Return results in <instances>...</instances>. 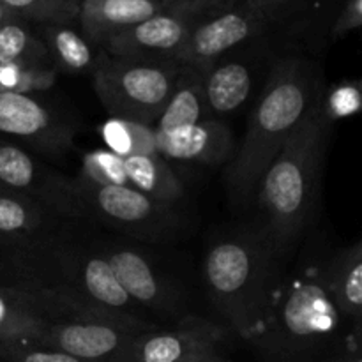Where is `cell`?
Returning a JSON list of instances; mask_svg holds the SVG:
<instances>
[{
  "label": "cell",
  "mask_w": 362,
  "mask_h": 362,
  "mask_svg": "<svg viewBox=\"0 0 362 362\" xmlns=\"http://www.w3.org/2000/svg\"><path fill=\"white\" fill-rule=\"evenodd\" d=\"M331 124L320 90L258 182L264 239L276 255L299 237L310 218Z\"/></svg>",
  "instance_id": "cell-1"
},
{
  "label": "cell",
  "mask_w": 362,
  "mask_h": 362,
  "mask_svg": "<svg viewBox=\"0 0 362 362\" xmlns=\"http://www.w3.org/2000/svg\"><path fill=\"white\" fill-rule=\"evenodd\" d=\"M311 64L303 59H283L269 73L250 127L228 170L232 194L246 200L276 156L281 152L311 103L320 92Z\"/></svg>",
  "instance_id": "cell-2"
},
{
  "label": "cell",
  "mask_w": 362,
  "mask_h": 362,
  "mask_svg": "<svg viewBox=\"0 0 362 362\" xmlns=\"http://www.w3.org/2000/svg\"><path fill=\"white\" fill-rule=\"evenodd\" d=\"M341 318L320 267L271 286L260 318L247 339L272 362H304L334 343Z\"/></svg>",
  "instance_id": "cell-3"
},
{
  "label": "cell",
  "mask_w": 362,
  "mask_h": 362,
  "mask_svg": "<svg viewBox=\"0 0 362 362\" xmlns=\"http://www.w3.org/2000/svg\"><path fill=\"white\" fill-rule=\"evenodd\" d=\"M274 251L262 235L216 243L205 258L212 303L243 338H250L271 290Z\"/></svg>",
  "instance_id": "cell-4"
},
{
  "label": "cell",
  "mask_w": 362,
  "mask_h": 362,
  "mask_svg": "<svg viewBox=\"0 0 362 362\" xmlns=\"http://www.w3.org/2000/svg\"><path fill=\"white\" fill-rule=\"evenodd\" d=\"M180 66L175 60L103 55L92 73L94 90L113 119L154 126L170 99Z\"/></svg>",
  "instance_id": "cell-5"
},
{
  "label": "cell",
  "mask_w": 362,
  "mask_h": 362,
  "mask_svg": "<svg viewBox=\"0 0 362 362\" xmlns=\"http://www.w3.org/2000/svg\"><path fill=\"white\" fill-rule=\"evenodd\" d=\"M235 0H163L154 16L106 41L108 55L140 60H175L194 25Z\"/></svg>",
  "instance_id": "cell-6"
},
{
  "label": "cell",
  "mask_w": 362,
  "mask_h": 362,
  "mask_svg": "<svg viewBox=\"0 0 362 362\" xmlns=\"http://www.w3.org/2000/svg\"><path fill=\"white\" fill-rule=\"evenodd\" d=\"M98 313L105 311L92 308L73 286H0V343H30L59 322Z\"/></svg>",
  "instance_id": "cell-7"
},
{
  "label": "cell",
  "mask_w": 362,
  "mask_h": 362,
  "mask_svg": "<svg viewBox=\"0 0 362 362\" xmlns=\"http://www.w3.org/2000/svg\"><path fill=\"white\" fill-rule=\"evenodd\" d=\"M147 331H152V325L131 324L108 313H98L59 322L42 331L30 345L59 350L83 362H122L133 339Z\"/></svg>",
  "instance_id": "cell-8"
},
{
  "label": "cell",
  "mask_w": 362,
  "mask_h": 362,
  "mask_svg": "<svg viewBox=\"0 0 362 362\" xmlns=\"http://www.w3.org/2000/svg\"><path fill=\"white\" fill-rule=\"evenodd\" d=\"M76 126L34 94L0 90V136L30 152L66 154Z\"/></svg>",
  "instance_id": "cell-9"
},
{
  "label": "cell",
  "mask_w": 362,
  "mask_h": 362,
  "mask_svg": "<svg viewBox=\"0 0 362 362\" xmlns=\"http://www.w3.org/2000/svg\"><path fill=\"white\" fill-rule=\"evenodd\" d=\"M267 21V18L247 4V0L207 14L187 35L186 42L177 53L175 62L204 74L218 60L230 55L237 46L260 34Z\"/></svg>",
  "instance_id": "cell-10"
},
{
  "label": "cell",
  "mask_w": 362,
  "mask_h": 362,
  "mask_svg": "<svg viewBox=\"0 0 362 362\" xmlns=\"http://www.w3.org/2000/svg\"><path fill=\"white\" fill-rule=\"evenodd\" d=\"M0 186L25 194L66 218L85 216L74 191V179H67L35 158L30 151L0 136Z\"/></svg>",
  "instance_id": "cell-11"
},
{
  "label": "cell",
  "mask_w": 362,
  "mask_h": 362,
  "mask_svg": "<svg viewBox=\"0 0 362 362\" xmlns=\"http://www.w3.org/2000/svg\"><path fill=\"white\" fill-rule=\"evenodd\" d=\"M74 191L87 212L134 232H158L165 228L172 207L124 184H98L74 179Z\"/></svg>",
  "instance_id": "cell-12"
},
{
  "label": "cell",
  "mask_w": 362,
  "mask_h": 362,
  "mask_svg": "<svg viewBox=\"0 0 362 362\" xmlns=\"http://www.w3.org/2000/svg\"><path fill=\"white\" fill-rule=\"evenodd\" d=\"M221 338V327L189 318L172 331L140 332L122 362H194L212 354Z\"/></svg>",
  "instance_id": "cell-13"
},
{
  "label": "cell",
  "mask_w": 362,
  "mask_h": 362,
  "mask_svg": "<svg viewBox=\"0 0 362 362\" xmlns=\"http://www.w3.org/2000/svg\"><path fill=\"white\" fill-rule=\"evenodd\" d=\"M154 136L156 151L166 161L172 159V161L216 166L225 163L233 148L232 131L212 117L175 133H154Z\"/></svg>",
  "instance_id": "cell-14"
},
{
  "label": "cell",
  "mask_w": 362,
  "mask_h": 362,
  "mask_svg": "<svg viewBox=\"0 0 362 362\" xmlns=\"http://www.w3.org/2000/svg\"><path fill=\"white\" fill-rule=\"evenodd\" d=\"M76 271V286H73L92 308L105 313L119 317L133 324L148 325L141 320L138 313V304L120 286L115 272L110 267L108 260L99 255L76 258L74 260Z\"/></svg>",
  "instance_id": "cell-15"
},
{
  "label": "cell",
  "mask_w": 362,
  "mask_h": 362,
  "mask_svg": "<svg viewBox=\"0 0 362 362\" xmlns=\"http://www.w3.org/2000/svg\"><path fill=\"white\" fill-rule=\"evenodd\" d=\"M163 0H81L78 21L81 34L94 45H105L127 28L154 16Z\"/></svg>",
  "instance_id": "cell-16"
},
{
  "label": "cell",
  "mask_w": 362,
  "mask_h": 362,
  "mask_svg": "<svg viewBox=\"0 0 362 362\" xmlns=\"http://www.w3.org/2000/svg\"><path fill=\"white\" fill-rule=\"evenodd\" d=\"M105 258L115 272L120 286L138 306L166 311L168 304L172 303V296L144 255L134 250L120 247L106 253Z\"/></svg>",
  "instance_id": "cell-17"
},
{
  "label": "cell",
  "mask_w": 362,
  "mask_h": 362,
  "mask_svg": "<svg viewBox=\"0 0 362 362\" xmlns=\"http://www.w3.org/2000/svg\"><path fill=\"white\" fill-rule=\"evenodd\" d=\"M204 92L209 115H228L243 108L253 88V69L240 59L228 55L204 74Z\"/></svg>",
  "instance_id": "cell-18"
},
{
  "label": "cell",
  "mask_w": 362,
  "mask_h": 362,
  "mask_svg": "<svg viewBox=\"0 0 362 362\" xmlns=\"http://www.w3.org/2000/svg\"><path fill=\"white\" fill-rule=\"evenodd\" d=\"M209 117L211 115L205 103L204 76L198 71L182 66L170 99L152 129L158 134H170L194 126Z\"/></svg>",
  "instance_id": "cell-19"
},
{
  "label": "cell",
  "mask_w": 362,
  "mask_h": 362,
  "mask_svg": "<svg viewBox=\"0 0 362 362\" xmlns=\"http://www.w3.org/2000/svg\"><path fill=\"white\" fill-rule=\"evenodd\" d=\"M325 286L339 315L359 325L362 313V244L356 243L322 267Z\"/></svg>",
  "instance_id": "cell-20"
},
{
  "label": "cell",
  "mask_w": 362,
  "mask_h": 362,
  "mask_svg": "<svg viewBox=\"0 0 362 362\" xmlns=\"http://www.w3.org/2000/svg\"><path fill=\"white\" fill-rule=\"evenodd\" d=\"M41 35L39 39L48 52L49 62L55 69L66 73H94L103 55L95 52L94 42L88 41L80 30H74L67 23H46L39 25Z\"/></svg>",
  "instance_id": "cell-21"
},
{
  "label": "cell",
  "mask_w": 362,
  "mask_h": 362,
  "mask_svg": "<svg viewBox=\"0 0 362 362\" xmlns=\"http://www.w3.org/2000/svg\"><path fill=\"white\" fill-rule=\"evenodd\" d=\"M122 165L127 184L147 197L170 207L184 197L182 182L158 152L127 156L122 158Z\"/></svg>",
  "instance_id": "cell-22"
},
{
  "label": "cell",
  "mask_w": 362,
  "mask_h": 362,
  "mask_svg": "<svg viewBox=\"0 0 362 362\" xmlns=\"http://www.w3.org/2000/svg\"><path fill=\"white\" fill-rule=\"evenodd\" d=\"M53 212L25 194L0 186V232L18 239L30 240L42 233Z\"/></svg>",
  "instance_id": "cell-23"
},
{
  "label": "cell",
  "mask_w": 362,
  "mask_h": 362,
  "mask_svg": "<svg viewBox=\"0 0 362 362\" xmlns=\"http://www.w3.org/2000/svg\"><path fill=\"white\" fill-rule=\"evenodd\" d=\"M52 66L48 52L32 30L30 21L20 16L0 27V69L4 67Z\"/></svg>",
  "instance_id": "cell-24"
},
{
  "label": "cell",
  "mask_w": 362,
  "mask_h": 362,
  "mask_svg": "<svg viewBox=\"0 0 362 362\" xmlns=\"http://www.w3.org/2000/svg\"><path fill=\"white\" fill-rule=\"evenodd\" d=\"M110 151L120 158L134 154H151L156 151L154 129L145 124L131 122V120L113 119L105 124L103 129Z\"/></svg>",
  "instance_id": "cell-25"
},
{
  "label": "cell",
  "mask_w": 362,
  "mask_h": 362,
  "mask_svg": "<svg viewBox=\"0 0 362 362\" xmlns=\"http://www.w3.org/2000/svg\"><path fill=\"white\" fill-rule=\"evenodd\" d=\"M27 244L28 240L0 232V286H23L20 279L28 286L35 285L28 276Z\"/></svg>",
  "instance_id": "cell-26"
},
{
  "label": "cell",
  "mask_w": 362,
  "mask_h": 362,
  "mask_svg": "<svg viewBox=\"0 0 362 362\" xmlns=\"http://www.w3.org/2000/svg\"><path fill=\"white\" fill-rule=\"evenodd\" d=\"M0 2L16 16L37 25L67 23L78 14V9L64 6L55 0H0Z\"/></svg>",
  "instance_id": "cell-27"
},
{
  "label": "cell",
  "mask_w": 362,
  "mask_h": 362,
  "mask_svg": "<svg viewBox=\"0 0 362 362\" xmlns=\"http://www.w3.org/2000/svg\"><path fill=\"white\" fill-rule=\"evenodd\" d=\"M81 177L98 184H124V186H129L126 173H124L122 158L112 151H98L85 156Z\"/></svg>",
  "instance_id": "cell-28"
},
{
  "label": "cell",
  "mask_w": 362,
  "mask_h": 362,
  "mask_svg": "<svg viewBox=\"0 0 362 362\" xmlns=\"http://www.w3.org/2000/svg\"><path fill=\"white\" fill-rule=\"evenodd\" d=\"M0 361L4 362H83L69 354L23 341L0 343Z\"/></svg>",
  "instance_id": "cell-29"
},
{
  "label": "cell",
  "mask_w": 362,
  "mask_h": 362,
  "mask_svg": "<svg viewBox=\"0 0 362 362\" xmlns=\"http://www.w3.org/2000/svg\"><path fill=\"white\" fill-rule=\"evenodd\" d=\"M361 108V92L359 88L352 87V85H345L339 87L338 90L332 92L331 98L325 101V110L331 119L336 117H346L356 113Z\"/></svg>",
  "instance_id": "cell-30"
},
{
  "label": "cell",
  "mask_w": 362,
  "mask_h": 362,
  "mask_svg": "<svg viewBox=\"0 0 362 362\" xmlns=\"http://www.w3.org/2000/svg\"><path fill=\"white\" fill-rule=\"evenodd\" d=\"M362 25V0H346L338 20L332 25V37L339 39Z\"/></svg>",
  "instance_id": "cell-31"
},
{
  "label": "cell",
  "mask_w": 362,
  "mask_h": 362,
  "mask_svg": "<svg viewBox=\"0 0 362 362\" xmlns=\"http://www.w3.org/2000/svg\"><path fill=\"white\" fill-rule=\"evenodd\" d=\"M293 0H247V4H251V6L255 7L257 11H260L262 14H264L267 20H271L272 14L276 13L278 9H281V7L288 6V4H292Z\"/></svg>",
  "instance_id": "cell-32"
},
{
  "label": "cell",
  "mask_w": 362,
  "mask_h": 362,
  "mask_svg": "<svg viewBox=\"0 0 362 362\" xmlns=\"http://www.w3.org/2000/svg\"><path fill=\"white\" fill-rule=\"evenodd\" d=\"M14 16H16V14H14L11 9H7V7L4 6L2 2H0V27H2V25L6 23V21L13 20Z\"/></svg>",
  "instance_id": "cell-33"
},
{
  "label": "cell",
  "mask_w": 362,
  "mask_h": 362,
  "mask_svg": "<svg viewBox=\"0 0 362 362\" xmlns=\"http://www.w3.org/2000/svg\"><path fill=\"white\" fill-rule=\"evenodd\" d=\"M55 2L64 4V6L74 7V9H78V6H80V0H55Z\"/></svg>",
  "instance_id": "cell-34"
},
{
  "label": "cell",
  "mask_w": 362,
  "mask_h": 362,
  "mask_svg": "<svg viewBox=\"0 0 362 362\" xmlns=\"http://www.w3.org/2000/svg\"><path fill=\"white\" fill-rule=\"evenodd\" d=\"M194 362H219L218 359L214 357V354H207V356L200 357V359H197Z\"/></svg>",
  "instance_id": "cell-35"
},
{
  "label": "cell",
  "mask_w": 362,
  "mask_h": 362,
  "mask_svg": "<svg viewBox=\"0 0 362 362\" xmlns=\"http://www.w3.org/2000/svg\"><path fill=\"white\" fill-rule=\"evenodd\" d=\"M332 362H349V361H332Z\"/></svg>",
  "instance_id": "cell-36"
},
{
  "label": "cell",
  "mask_w": 362,
  "mask_h": 362,
  "mask_svg": "<svg viewBox=\"0 0 362 362\" xmlns=\"http://www.w3.org/2000/svg\"><path fill=\"white\" fill-rule=\"evenodd\" d=\"M0 362H4V361H0Z\"/></svg>",
  "instance_id": "cell-37"
}]
</instances>
